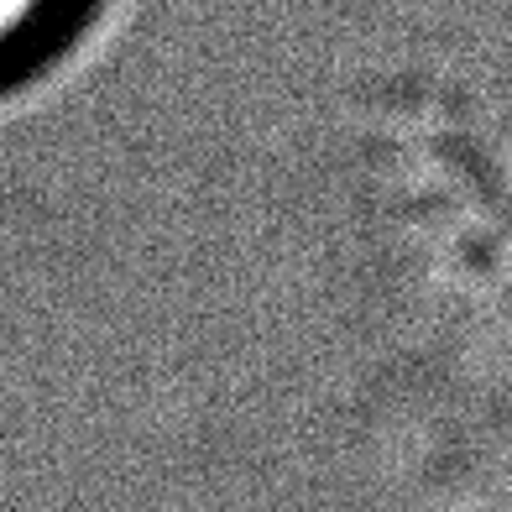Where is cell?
<instances>
[{
  "label": "cell",
  "mask_w": 512,
  "mask_h": 512,
  "mask_svg": "<svg viewBox=\"0 0 512 512\" xmlns=\"http://www.w3.org/2000/svg\"><path fill=\"white\" fill-rule=\"evenodd\" d=\"M79 6L84 0H0V84L32 74L53 53V42L74 27Z\"/></svg>",
  "instance_id": "6da1fadb"
}]
</instances>
